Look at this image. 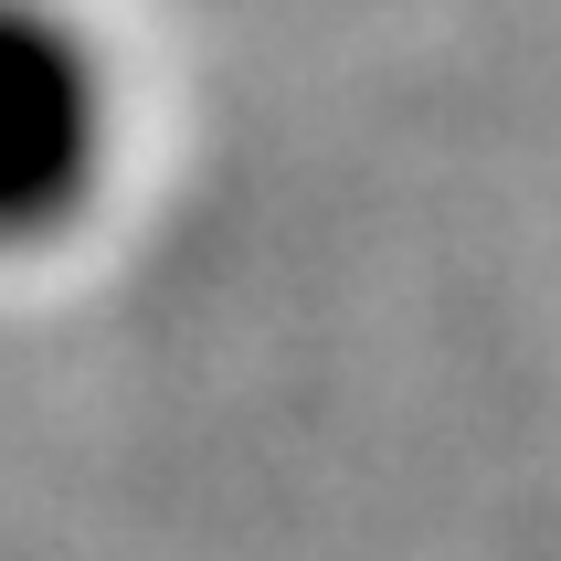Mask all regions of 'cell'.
<instances>
[{"label":"cell","mask_w":561,"mask_h":561,"mask_svg":"<svg viewBox=\"0 0 561 561\" xmlns=\"http://www.w3.org/2000/svg\"><path fill=\"white\" fill-rule=\"evenodd\" d=\"M117 149V85L75 11L0 0V244H54Z\"/></svg>","instance_id":"cell-1"}]
</instances>
